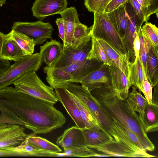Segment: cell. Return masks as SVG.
Instances as JSON below:
<instances>
[{
	"mask_svg": "<svg viewBox=\"0 0 158 158\" xmlns=\"http://www.w3.org/2000/svg\"><path fill=\"white\" fill-rule=\"evenodd\" d=\"M55 90L58 101L64 107L76 126L81 129L85 128L73 94L65 88L58 89Z\"/></svg>",
	"mask_w": 158,
	"mask_h": 158,
	"instance_id": "cell-15",
	"label": "cell"
},
{
	"mask_svg": "<svg viewBox=\"0 0 158 158\" xmlns=\"http://www.w3.org/2000/svg\"><path fill=\"white\" fill-rule=\"evenodd\" d=\"M65 156L81 157H93L97 153L87 147L75 148L64 150Z\"/></svg>",
	"mask_w": 158,
	"mask_h": 158,
	"instance_id": "cell-37",
	"label": "cell"
},
{
	"mask_svg": "<svg viewBox=\"0 0 158 158\" xmlns=\"http://www.w3.org/2000/svg\"><path fill=\"white\" fill-rule=\"evenodd\" d=\"M56 22L58 28L59 36L63 43L64 41L65 32L63 20L62 18H57Z\"/></svg>",
	"mask_w": 158,
	"mask_h": 158,
	"instance_id": "cell-43",
	"label": "cell"
},
{
	"mask_svg": "<svg viewBox=\"0 0 158 158\" xmlns=\"http://www.w3.org/2000/svg\"><path fill=\"white\" fill-rule=\"evenodd\" d=\"M0 123L24 125V122L18 116L6 108L0 106Z\"/></svg>",
	"mask_w": 158,
	"mask_h": 158,
	"instance_id": "cell-36",
	"label": "cell"
},
{
	"mask_svg": "<svg viewBox=\"0 0 158 158\" xmlns=\"http://www.w3.org/2000/svg\"><path fill=\"white\" fill-rule=\"evenodd\" d=\"M36 133L33 132L27 134L26 137L28 142L36 148L48 152L60 153L62 150L58 146L45 139L36 136Z\"/></svg>",
	"mask_w": 158,
	"mask_h": 158,
	"instance_id": "cell-33",
	"label": "cell"
},
{
	"mask_svg": "<svg viewBox=\"0 0 158 158\" xmlns=\"http://www.w3.org/2000/svg\"><path fill=\"white\" fill-rule=\"evenodd\" d=\"M154 87V91L152 96V103L158 105V84Z\"/></svg>",
	"mask_w": 158,
	"mask_h": 158,
	"instance_id": "cell-46",
	"label": "cell"
},
{
	"mask_svg": "<svg viewBox=\"0 0 158 158\" xmlns=\"http://www.w3.org/2000/svg\"><path fill=\"white\" fill-rule=\"evenodd\" d=\"M25 56L23 51L14 40L6 37L3 42L1 59L18 61Z\"/></svg>",
	"mask_w": 158,
	"mask_h": 158,
	"instance_id": "cell-26",
	"label": "cell"
},
{
	"mask_svg": "<svg viewBox=\"0 0 158 158\" xmlns=\"http://www.w3.org/2000/svg\"><path fill=\"white\" fill-rule=\"evenodd\" d=\"M56 143L64 150L86 147L82 129L76 126L65 129L62 135L57 138Z\"/></svg>",
	"mask_w": 158,
	"mask_h": 158,
	"instance_id": "cell-14",
	"label": "cell"
},
{
	"mask_svg": "<svg viewBox=\"0 0 158 158\" xmlns=\"http://www.w3.org/2000/svg\"><path fill=\"white\" fill-rule=\"evenodd\" d=\"M60 14L64 29V41L63 44V48H64L71 46L76 24L80 21L77 11L73 6L67 8Z\"/></svg>",
	"mask_w": 158,
	"mask_h": 158,
	"instance_id": "cell-20",
	"label": "cell"
},
{
	"mask_svg": "<svg viewBox=\"0 0 158 158\" xmlns=\"http://www.w3.org/2000/svg\"><path fill=\"white\" fill-rule=\"evenodd\" d=\"M86 146L90 148L96 149L98 147L115 142L113 138L101 131H95L84 128L82 129Z\"/></svg>",
	"mask_w": 158,
	"mask_h": 158,
	"instance_id": "cell-23",
	"label": "cell"
},
{
	"mask_svg": "<svg viewBox=\"0 0 158 158\" xmlns=\"http://www.w3.org/2000/svg\"><path fill=\"white\" fill-rule=\"evenodd\" d=\"M10 65L8 60L3 59L0 60V76Z\"/></svg>",
	"mask_w": 158,
	"mask_h": 158,
	"instance_id": "cell-45",
	"label": "cell"
},
{
	"mask_svg": "<svg viewBox=\"0 0 158 158\" xmlns=\"http://www.w3.org/2000/svg\"><path fill=\"white\" fill-rule=\"evenodd\" d=\"M128 0H111L105 7L104 12L107 13L118 8L120 6L123 5Z\"/></svg>",
	"mask_w": 158,
	"mask_h": 158,
	"instance_id": "cell-42",
	"label": "cell"
},
{
	"mask_svg": "<svg viewBox=\"0 0 158 158\" xmlns=\"http://www.w3.org/2000/svg\"><path fill=\"white\" fill-rule=\"evenodd\" d=\"M89 92L104 111L136 135L146 151H154V145L148 138L139 115L131 108L126 99L117 97L111 83L104 84Z\"/></svg>",
	"mask_w": 158,
	"mask_h": 158,
	"instance_id": "cell-2",
	"label": "cell"
},
{
	"mask_svg": "<svg viewBox=\"0 0 158 158\" xmlns=\"http://www.w3.org/2000/svg\"><path fill=\"white\" fill-rule=\"evenodd\" d=\"M91 28L80 22L76 24L72 42L70 46L75 50L84 47L91 39Z\"/></svg>",
	"mask_w": 158,
	"mask_h": 158,
	"instance_id": "cell-27",
	"label": "cell"
},
{
	"mask_svg": "<svg viewBox=\"0 0 158 158\" xmlns=\"http://www.w3.org/2000/svg\"><path fill=\"white\" fill-rule=\"evenodd\" d=\"M111 156L109 154H100L97 153L94 155L93 157H111Z\"/></svg>",
	"mask_w": 158,
	"mask_h": 158,
	"instance_id": "cell-48",
	"label": "cell"
},
{
	"mask_svg": "<svg viewBox=\"0 0 158 158\" xmlns=\"http://www.w3.org/2000/svg\"><path fill=\"white\" fill-rule=\"evenodd\" d=\"M109 66L103 64L83 79L80 83L89 91L104 84L111 82Z\"/></svg>",
	"mask_w": 158,
	"mask_h": 158,
	"instance_id": "cell-19",
	"label": "cell"
},
{
	"mask_svg": "<svg viewBox=\"0 0 158 158\" xmlns=\"http://www.w3.org/2000/svg\"><path fill=\"white\" fill-rule=\"evenodd\" d=\"M132 90L129 93L126 100L131 108L135 111L142 116L145 106L148 103L146 99L142 95L141 92H138L137 88L132 85Z\"/></svg>",
	"mask_w": 158,
	"mask_h": 158,
	"instance_id": "cell-32",
	"label": "cell"
},
{
	"mask_svg": "<svg viewBox=\"0 0 158 158\" xmlns=\"http://www.w3.org/2000/svg\"><path fill=\"white\" fill-rule=\"evenodd\" d=\"M51 155L50 152L41 150L30 144L27 138L18 145L0 148V157H49Z\"/></svg>",
	"mask_w": 158,
	"mask_h": 158,
	"instance_id": "cell-11",
	"label": "cell"
},
{
	"mask_svg": "<svg viewBox=\"0 0 158 158\" xmlns=\"http://www.w3.org/2000/svg\"><path fill=\"white\" fill-rule=\"evenodd\" d=\"M63 50V44L56 40L47 41L40 46L39 54L41 60L51 66L59 57Z\"/></svg>",
	"mask_w": 158,
	"mask_h": 158,
	"instance_id": "cell-22",
	"label": "cell"
},
{
	"mask_svg": "<svg viewBox=\"0 0 158 158\" xmlns=\"http://www.w3.org/2000/svg\"><path fill=\"white\" fill-rule=\"evenodd\" d=\"M6 35L0 31V60H1V53L3 42L6 38Z\"/></svg>",
	"mask_w": 158,
	"mask_h": 158,
	"instance_id": "cell-47",
	"label": "cell"
},
{
	"mask_svg": "<svg viewBox=\"0 0 158 158\" xmlns=\"http://www.w3.org/2000/svg\"><path fill=\"white\" fill-rule=\"evenodd\" d=\"M91 48L87 55L86 59L94 60L109 66H111V63L98 40L91 37Z\"/></svg>",
	"mask_w": 158,
	"mask_h": 158,
	"instance_id": "cell-34",
	"label": "cell"
},
{
	"mask_svg": "<svg viewBox=\"0 0 158 158\" xmlns=\"http://www.w3.org/2000/svg\"><path fill=\"white\" fill-rule=\"evenodd\" d=\"M73 94L85 128L93 130L102 131L99 123L85 104L78 97Z\"/></svg>",
	"mask_w": 158,
	"mask_h": 158,
	"instance_id": "cell-28",
	"label": "cell"
},
{
	"mask_svg": "<svg viewBox=\"0 0 158 158\" xmlns=\"http://www.w3.org/2000/svg\"><path fill=\"white\" fill-rule=\"evenodd\" d=\"M11 29L33 39L35 45L42 44L48 39H52L53 30L49 23L41 20L33 22H15Z\"/></svg>",
	"mask_w": 158,
	"mask_h": 158,
	"instance_id": "cell-7",
	"label": "cell"
},
{
	"mask_svg": "<svg viewBox=\"0 0 158 158\" xmlns=\"http://www.w3.org/2000/svg\"><path fill=\"white\" fill-rule=\"evenodd\" d=\"M25 127L17 124L0 123V148L16 146L26 138Z\"/></svg>",
	"mask_w": 158,
	"mask_h": 158,
	"instance_id": "cell-9",
	"label": "cell"
},
{
	"mask_svg": "<svg viewBox=\"0 0 158 158\" xmlns=\"http://www.w3.org/2000/svg\"><path fill=\"white\" fill-rule=\"evenodd\" d=\"M6 37L16 42L23 51L25 56L31 55L34 52L35 46L33 39L25 34L12 29Z\"/></svg>",
	"mask_w": 158,
	"mask_h": 158,
	"instance_id": "cell-31",
	"label": "cell"
},
{
	"mask_svg": "<svg viewBox=\"0 0 158 158\" xmlns=\"http://www.w3.org/2000/svg\"><path fill=\"white\" fill-rule=\"evenodd\" d=\"M54 105L18 91L12 87L0 89V106L19 117L25 127L36 134L51 132L66 123L65 117Z\"/></svg>",
	"mask_w": 158,
	"mask_h": 158,
	"instance_id": "cell-1",
	"label": "cell"
},
{
	"mask_svg": "<svg viewBox=\"0 0 158 158\" xmlns=\"http://www.w3.org/2000/svg\"><path fill=\"white\" fill-rule=\"evenodd\" d=\"M124 4L106 13L109 19L122 39L125 34L127 24V14Z\"/></svg>",
	"mask_w": 158,
	"mask_h": 158,
	"instance_id": "cell-25",
	"label": "cell"
},
{
	"mask_svg": "<svg viewBox=\"0 0 158 158\" xmlns=\"http://www.w3.org/2000/svg\"><path fill=\"white\" fill-rule=\"evenodd\" d=\"M46 74V80L50 86L53 89L66 88L71 82V77L66 72L61 69L48 66L43 69Z\"/></svg>",
	"mask_w": 158,
	"mask_h": 158,
	"instance_id": "cell-21",
	"label": "cell"
},
{
	"mask_svg": "<svg viewBox=\"0 0 158 158\" xmlns=\"http://www.w3.org/2000/svg\"><path fill=\"white\" fill-rule=\"evenodd\" d=\"M13 84L18 91L54 104L58 101L54 89L43 83L35 71L25 74L14 81Z\"/></svg>",
	"mask_w": 158,
	"mask_h": 158,
	"instance_id": "cell-4",
	"label": "cell"
},
{
	"mask_svg": "<svg viewBox=\"0 0 158 158\" xmlns=\"http://www.w3.org/2000/svg\"><path fill=\"white\" fill-rule=\"evenodd\" d=\"M140 49V43L139 37L138 35L135 39L133 43V49L135 56V61H136L137 58L139 57Z\"/></svg>",
	"mask_w": 158,
	"mask_h": 158,
	"instance_id": "cell-44",
	"label": "cell"
},
{
	"mask_svg": "<svg viewBox=\"0 0 158 158\" xmlns=\"http://www.w3.org/2000/svg\"><path fill=\"white\" fill-rule=\"evenodd\" d=\"M130 3L138 17L143 23L148 22L141 6L137 0H129Z\"/></svg>",
	"mask_w": 158,
	"mask_h": 158,
	"instance_id": "cell-41",
	"label": "cell"
},
{
	"mask_svg": "<svg viewBox=\"0 0 158 158\" xmlns=\"http://www.w3.org/2000/svg\"><path fill=\"white\" fill-rule=\"evenodd\" d=\"M139 117L147 132L158 131V105L147 103L143 115Z\"/></svg>",
	"mask_w": 158,
	"mask_h": 158,
	"instance_id": "cell-24",
	"label": "cell"
},
{
	"mask_svg": "<svg viewBox=\"0 0 158 158\" xmlns=\"http://www.w3.org/2000/svg\"><path fill=\"white\" fill-rule=\"evenodd\" d=\"M96 149L111 156L124 157H155L156 156L144 152L136 151L124 144L113 142L101 146Z\"/></svg>",
	"mask_w": 158,
	"mask_h": 158,
	"instance_id": "cell-17",
	"label": "cell"
},
{
	"mask_svg": "<svg viewBox=\"0 0 158 158\" xmlns=\"http://www.w3.org/2000/svg\"><path fill=\"white\" fill-rule=\"evenodd\" d=\"M75 95L87 106L99 123L102 131L112 137L115 142L126 145L136 151H143L130 141L123 125L103 110L89 91L81 87L76 91Z\"/></svg>",
	"mask_w": 158,
	"mask_h": 158,
	"instance_id": "cell-3",
	"label": "cell"
},
{
	"mask_svg": "<svg viewBox=\"0 0 158 158\" xmlns=\"http://www.w3.org/2000/svg\"><path fill=\"white\" fill-rule=\"evenodd\" d=\"M152 86L145 76L141 88V92L144 94L148 103H152Z\"/></svg>",
	"mask_w": 158,
	"mask_h": 158,
	"instance_id": "cell-40",
	"label": "cell"
},
{
	"mask_svg": "<svg viewBox=\"0 0 158 158\" xmlns=\"http://www.w3.org/2000/svg\"><path fill=\"white\" fill-rule=\"evenodd\" d=\"M97 40L104 51L111 65L121 70L128 78L131 62L127 54L121 53L102 40Z\"/></svg>",
	"mask_w": 158,
	"mask_h": 158,
	"instance_id": "cell-18",
	"label": "cell"
},
{
	"mask_svg": "<svg viewBox=\"0 0 158 158\" xmlns=\"http://www.w3.org/2000/svg\"><path fill=\"white\" fill-rule=\"evenodd\" d=\"M145 76L146 74L139 57L136 61L130 64L128 79L131 85L135 87L141 92Z\"/></svg>",
	"mask_w": 158,
	"mask_h": 158,
	"instance_id": "cell-30",
	"label": "cell"
},
{
	"mask_svg": "<svg viewBox=\"0 0 158 158\" xmlns=\"http://www.w3.org/2000/svg\"><path fill=\"white\" fill-rule=\"evenodd\" d=\"M142 32L155 51L158 53V29L151 23H146L141 27Z\"/></svg>",
	"mask_w": 158,
	"mask_h": 158,
	"instance_id": "cell-35",
	"label": "cell"
},
{
	"mask_svg": "<svg viewBox=\"0 0 158 158\" xmlns=\"http://www.w3.org/2000/svg\"><path fill=\"white\" fill-rule=\"evenodd\" d=\"M124 5L127 14L128 19L126 30L122 39L129 61L132 63L135 59L133 49L134 40L143 22L135 13L129 0Z\"/></svg>",
	"mask_w": 158,
	"mask_h": 158,
	"instance_id": "cell-8",
	"label": "cell"
},
{
	"mask_svg": "<svg viewBox=\"0 0 158 158\" xmlns=\"http://www.w3.org/2000/svg\"><path fill=\"white\" fill-rule=\"evenodd\" d=\"M67 0H35L31 8L33 16L42 20L48 16L60 14L67 8Z\"/></svg>",
	"mask_w": 158,
	"mask_h": 158,
	"instance_id": "cell-10",
	"label": "cell"
},
{
	"mask_svg": "<svg viewBox=\"0 0 158 158\" xmlns=\"http://www.w3.org/2000/svg\"><path fill=\"white\" fill-rule=\"evenodd\" d=\"M147 53V78L153 87L158 83V53L152 46Z\"/></svg>",
	"mask_w": 158,
	"mask_h": 158,
	"instance_id": "cell-29",
	"label": "cell"
},
{
	"mask_svg": "<svg viewBox=\"0 0 158 158\" xmlns=\"http://www.w3.org/2000/svg\"><path fill=\"white\" fill-rule=\"evenodd\" d=\"M111 0H84V5L90 12L101 13Z\"/></svg>",
	"mask_w": 158,
	"mask_h": 158,
	"instance_id": "cell-38",
	"label": "cell"
},
{
	"mask_svg": "<svg viewBox=\"0 0 158 158\" xmlns=\"http://www.w3.org/2000/svg\"><path fill=\"white\" fill-rule=\"evenodd\" d=\"M142 7L143 10L148 22L150 16L156 13L158 15V6L156 5L157 0H137Z\"/></svg>",
	"mask_w": 158,
	"mask_h": 158,
	"instance_id": "cell-39",
	"label": "cell"
},
{
	"mask_svg": "<svg viewBox=\"0 0 158 158\" xmlns=\"http://www.w3.org/2000/svg\"><path fill=\"white\" fill-rule=\"evenodd\" d=\"M91 46V39L80 50H75L71 46L63 48L59 57L50 66L56 68H64L75 63L85 60Z\"/></svg>",
	"mask_w": 158,
	"mask_h": 158,
	"instance_id": "cell-12",
	"label": "cell"
},
{
	"mask_svg": "<svg viewBox=\"0 0 158 158\" xmlns=\"http://www.w3.org/2000/svg\"><path fill=\"white\" fill-rule=\"evenodd\" d=\"M6 0H0V7L6 3Z\"/></svg>",
	"mask_w": 158,
	"mask_h": 158,
	"instance_id": "cell-49",
	"label": "cell"
},
{
	"mask_svg": "<svg viewBox=\"0 0 158 158\" xmlns=\"http://www.w3.org/2000/svg\"><path fill=\"white\" fill-rule=\"evenodd\" d=\"M42 62L39 53L25 56L15 62L0 76V89L13 84L16 80L27 73L37 71Z\"/></svg>",
	"mask_w": 158,
	"mask_h": 158,
	"instance_id": "cell-6",
	"label": "cell"
},
{
	"mask_svg": "<svg viewBox=\"0 0 158 158\" xmlns=\"http://www.w3.org/2000/svg\"><path fill=\"white\" fill-rule=\"evenodd\" d=\"M108 69L111 85L116 96L119 99H126L131 86L128 78L123 71L115 66H109Z\"/></svg>",
	"mask_w": 158,
	"mask_h": 158,
	"instance_id": "cell-16",
	"label": "cell"
},
{
	"mask_svg": "<svg viewBox=\"0 0 158 158\" xmlns=\"http://www.w3.org/2000/svg\"><path fill=\"white\" fill-rule=\"evenodd\" d=\"M94 24L90 27L91 37L106 41L124 54H127L122 38L106 13L94 12Z\"/></svg>",
	"mask_w": 158,
	"mask_h": 158,
	"instance_id": "cell-5",
	"label": "cell"
},
{
	"mask_svg": "<svg viewBox=\"0 0 158 158\" xmlns=\"http://www.w3.org/2000/svg\"><path fill=\"white\" fill-rule=\"evenodd\" d=\"M103 64L94 60L85 59L61 69L70 76L71 82L79 83L89 74Z\"/></svg>",
	"mask_w": 158,
	"mask_h": 158,
	"instance_id": "cell-13",
	"label": "cell"
}]
</instances>
